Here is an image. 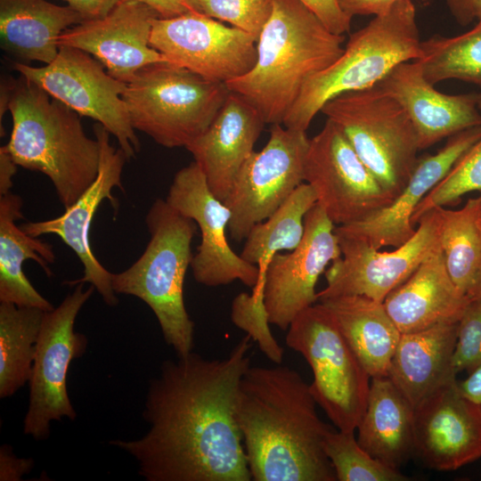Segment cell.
I'll return each instance as SVG.
<instances>
[{"label": "cell", "instance_id": "obj_1", "mask_svg": "<svg viewBox=\"0 0 481 481\" xmlns=\"http://www.w3.org/2000/svg\"><path fill=\"white\" fill-rule=\"evenodd\" d=\"M251 337L223 359L192 352L164 361L147 390L138 439L110 441L132 456L147 481H249L234 419L240 380L250 366Z\"/></svg>", "mask_w": 481, "mask_h": 481}, {"label": "cell", "instance_id": "obj_2", "mask_svg": "<svg viewBox=\"0 0 481 481\" xmlns=\"http://www.w3.org/2000/svg\"><path fill=\"white\" fill-rule=\"evenodd\" d=\"M310 384L296 370L249 366L235 398L234 419L255 481H337L324 452L333 429L316 412Z\"/></svg>", "mask_w": 481, "mask_h": 481}, {"label": "cell", "instance_id": "obj_3", "mask_svg": "<svg viewBox=\"0 0 481 481\" xmlns=\"http://www.w3.org/2000/svg\"><path fill=\"white\" fill-rule=\"evenodd\" d=\"M271 3L254 67L225 85L273 125L282 124L306 82L342 54L345 36L332 33L300 0Z\"/></svg>", "mask_w": 481, "mask_h": 481}, {"label": "cell", "instance_id": "obj_4", "mask_svg": "<svg viewBox=\"0 0 481 481\" xmlns=\"http://www.w3.org/2000/svg\"><path fill=\"white\" fill-rule=\"evenodd\" d=\"M9 111L12 128L5 146L14 162L46 175L69 208L98 175L99 141L86 135L79 114L21 75L14 80Z\"/></svg>", "mask_w": 481, "mask_h": 481}, {"label": "cell", "instance_id": "obj_5", "mask_svg": "<svg viewBox=\"0 0 481 481\" xmlns=\"http://www.w3.org/2000/svg\"><path fill=\"white\" fill-rule=\"evenodd\" d=\"M151 238L127 269L111 274L116 294L136 297L151 309L166 343L183 357L192 352L194 323L185 308L184 278L192 260L196 223L157 199L145 218Z\"/></svg>", "mask_w": 481, "mask_h": 481}, {"label": "cell", "instance_id": "obj_6", "mask_svg": "<svg viewBox=\"0 0 481 481\" xmlns=\"http://www.w3.org/2000/svg\"><path fill=\"white\" fill-rule=\"evenodd\" d=\"M421 42L413 2L399 0L353 33L338 59L306 82L282 125L306 132L330 100L374 86L397 65L420 60Z\"/></svg>", "mask_w": 481, "mask_h": 481}, {"label": "cell", "instance_id": "obj_7", "mask_svg": "<svg viewBox=\"0 0 481 481\" xmlns=\"http://www.w3.org/2000/svg\"><path fill=\"white\" fill-rule=\"evenodd\" d=\"M230 90L167 61L141 69L122 98L130 122L166 148L186 147L209 126Z\"/></svg>", "mask_w": 481, "mask_h": 481}, {"label": "cell", "instance_id": "obj_8", "mask_svg": "<svg viewBox=\"0 0 481 481\" xmlns=\"http://www.w3.org/2000/svg\"><path fill=\"white\" fill-rule=\"evenodd\" d=\"M321 111L395 200L406 185L420 151L415 129L400 103L376 85L339 94Z\"/></svg>", "mask_w": 481, "mask_h": 481}, {"label": "cell", "instance_id": "obj_9", "mask_svg": "<svg viewBox=\"0 0 481 481\" xmlns=\"http://www.w3.org/2000/svg\"><path fill=\"white\" fill-rule=\"evenodd\" d=\"M286 344L312 369L310 389L338 430L355 432L365 412L371 376L322 303L300 312L288 328Z\"/></svg>", "mask_w": 481, "mask_h": 481}, {"label": "cell", "instance_id": "obj_10", "mask_svg": "<svg viewBox=\"0 0 481 481\" xmlns=\"http://www.w3.org/2000/svg\"><path fill=\"white\" fill-rule=\"evenodd\" d=\"M76 285L61 303L45 311L29 380V407L23 420V433L37 441L50 436L53 420H74L77 412L70 402L67 378L70 363L81 357L88 344L86 337L75 331L76 318L91 298L94 287Z\"/></svg>", "mask_w": 481, "mask_h": 481}, {"label": "cell", "instance_id": "obj_11", "mask_svg": "<svg viewBox=\"0 0 481 481\" xmlns=\"http://www.w3.org/2000/svg\"><path fill=\"white\" fill-rule=\"evenodd\" d=\"M12 69L80 116L102 124L117 139L127 160L140 151L141 143L122 98L126 83L110 76L91 54L61 45L54 60L43 67L15 61Z\"/></svg>", "mask_w": 481, "mask_h": 481}, {"label": "cell", "instance_id": "obj_12", "mask_svg": "<svg viewBox=\"0 0 481 481\" xmlns=\"http://www.w3.org/2000/svg\"><path fill=\"white\" fill-rule=\"evenodd\" d=\"M308 144L305 131L271 126L268 142L245 161L223 201L231 211L228 230L234 241L244 240L255 224L267 219L305 182Z\"/></svg>", "mask_w": 481, "mask_h": 481}, {"label": "cell", "instance_id": "obj_13", "mask_svg": "<svg viewBox=\"0 0 481 481\" xmlns=\"http://www.w3.org/2000/svg\"><path fill=\"white\" fill-rule=\"evenodd\" d=\"M418 224L414 235L390 251L336 233L341 257L325 272L327 285L317 292V300L357 295L383 302L426 258L441 249L438 208L423 215Z\"/></svg>", "mask_w": 481, "mask_h": 481}, {"label": "cell", "instance_id": "obj_14", "mask_svg": "<svg viewBox=\"0 0 481 481\" xmlns=\"http://www.w3.org/2000/svg\"><path fill=\"white\" fill-rule=\"evenodd\" d=\"M304 181L314 190L317 204L338 226L361 221L394 200L329 119L309 139Z\"/></svg>", "mask_w": 481, "mask_h": 481}, {"label": "cell", "instance_id": "obj_15", "mask_svg": "<svg viewBox=\"0 0 481 481\" xmlns=\"http://www.w3.org/2000/svg\"><path fill=\"white\" fill-rule=\"evenodd\" d=\"M150 44L167 62L224 84L248 73L257 57L253 36L203 13L158 17Z\"/></svg>", "mask_w": 481, "mask_h": 481}, {"label": "cell", "instance_id": "obj_16", "mask_svg": "<svg viewBox=\"0 0 481 481\" xmlns=\"http://www.w3.org/2000/svg\"><path fill=\"white\" fill-rule=\"evenodd\" d=\"M341 257L334 224L316 203L305 217L300 244L275 254L253 294L263 296L268 322L287 330L294 318L317 301L315 286L330 263Z\"/></svg>", "mask_w": 481, "mask_h": 481}, {"label": "cell", "instance_id": "obj_17", "mask_svg": "<svg viewBox=\"0 0 481 481\" xmlns=\"http://www.w3.org/2000/svg\"><path fill=\"white\" fill-rule=\"evenodd\" d=\"M166 200L181 215L192 219L200 230L201 241L191 263L198 283L217 287L240 281L249 288L257 286L258 266L232 249L226 238L231 211L211 192L195 161L177 171Z\"/></svg>", "mask_w": 481, "mask_h": 481}, {"label": "cell", "instance_id": "obj_18", "mask_svg": "<svg viewBox=\"0 0 481 481\" xmlns=\"http://www.w3.org/2000/svg\"><path fill=\"white\" fill-rule=\"evenodd\" d=\"M95 138L100 143L101 155L98 175L86 192L58 217L21 224L20 228L33 237L54 234L69 247L84 267L81 278L68 281L75 286L88 282L101 295L109 306H115L118 299L111 286V274L96 258L90 245V227L97 208L108 200L118 208L112 189L121 184V174L126 161L124 151L116 149L110 141V132L100 123L94 126Z\"/></svg>", "mask_w": 481, "mask_h": 481}, {"label": "cell", "instance_id": "obj_19", "mask_svg": "<svg viewBox=\"0 0 481 481\" xmlns=\"http://www.w3.org/2000/svg\"><path fill=\"white\" fill-rule=\"evenodd\" d=\"M414 454L430 469L452 471L481 458V405L464 395L458 380L414 408Z\"/></svg>", "mask_w": 481, "mask_h": 481}, {"label": "cell", "instance_id": "obj_20", "mask_svg": "<svg viewBox=\"0 0 481 481\" xmlns=\"http://www.w3.org/2000/svg\"><path fill=\"white\" fill-rule=\"evenodd\" d=\"M158 17L143 3L122 0L106 16L66 29L60 37L59 46L86 52L110 76L127 83L143 67L167 61L150 44L153 21Z\"/></svg>", "mask_w": 481, "mask_h": 481}, {"label": "cell", "instance_id": "obj_21", "mask_svg": "<svg viewBox=\"0 0 481 481\" xmlns=\"http://www.w3.org/2000/svg\"><path fill=\"white\" fill-rule=\"evenodd\" d=\"M479 139L481 126L449 137L436 153L418 159L406 185L388 206L361 221L335 227V232L377 249L402 246L416 232L412 217L420 202Z\"/></svg>", "mask_w": 481, "mask_h": 481}, {"label": "cell", "instance_id": "obj_22", "mask_svg": "<svg viewBox=\"0 0 481 481\" xmlns=\"http://www.w3.org/2000/svg\"><path fill=\"white\" fill-rule=\"evenodd\" d=\"M396 100L410 118L420 151L481 126V93L446 94L423 76L418 61L401 63L377 84Z\"/></svg>", "mask_w": 481, "mask_h": 481}, {"label": "cell", "instance_id": "obj_23", "mask_svg": "<svg viewBox=\"0 0 481 481\" xmlns=\"http://www.w3.org/2000/svg\"><path fill=\"white\" fill-rule=\"evenodd\" d=\"M265 124L253 105L230 92L206 131L185 147L204 174L209 190L221 201L229 195L241 167L254 151Z\"/></svg>", "mask_w": 481, "mask_h": 481}, {"label": "cell", "instance_id": "obj_24", "mask_svg": "<svg viewBox=\"0 0 481 481\" xmlns=\"http://www.w3.org/2000/svg\"><path fill=\"white\" fill-rule=\"evenodd\" d=\"M452 281L441 249L426 258L383 301L401 333L459 322L470 303Z\"/></svg>", "mask_w": 481, "mask_h": 481}, {"label": "cell", "instance_id": "obj_25", "mask_svg": "<svg viewBox=\"0 0 481 481\" xmlns=\"http://www.w3.org/2000/svg\"><path fill=\"white\" fill-rule=\"evenodd\" d=\"M459 322L402 333L387 377L413 409L437 389L456 379L453 354Z\"/></svg>", "mask_w": 481, "mask_h": 481}, {"label": "cell", "instance_id": "obj_26", "mask_svg": "<svg viewBox=\"0 0 481 481\" xmlns=\"http://www.w3.org/2000/svg\"><path fill=\"white\" fill-rule=\"evenodd\" d=\"M84 21L70 6L46 0H0L1 48L24 61L52 62L61 35Z\"/></svg>", "mask_w": 481, "mask_h": 481}, {"label": "cell", "instance_id": "obj_27", "mask_svg": "<svg viewBox=\"0 0 481 481\" xmlns=\"http://www.w3.org/2000/svg\"><path fill=\"white\" fill-rule=\"evenodd\" d=\"M414 409L388 377L371 379L357 441L372 457L395 469L414 454Z\"/></svg>", "mask_w": 481, "mask_h": 481}, {"label": "cell", "instance_id": "obj_28", "mask_svg": "<svg viewBox=\"0 0 481 481\" xmlns=\"http://www.w3.org/2000/svg\"><path fill=\"white\" fill-rule=\"evenodd\" d=\"M22 200L12 192L0 196V302L51 311L54 307L31 284L23 272V263L32 259L48 277L54 263L53 246L25 232L15 224L23 217Z\"/></svg>", "mask_w": 481, "mask_h": 481}, {"label": "cell", "instance_id": "obj_29", "mask_svg": "<svg viewBox=\"0 0 481 481\" xmlns=\"http://www.w3.org/2000/svg\"><path fill=\"white\" fill-rule=\"evenodd\" d=\"M319 302L332 314L371 379L387 377L402 333L383 302L357 295L334 297Z\"/></svg>", "mask_w": 481, "mask_h": 481}, {"label": "cell", "instance_id": "obj_30", "mask_svg": "<svg viewBox=\"0 0 481 481\" xmlns=\"http://www.w3.org/2000/svg\"><path fill=\"white\" fill-rule=\"evenodd\" d=\"M316 203L314 190L304 182L267 219L250 229L240 257L258 266L257 286L275 254L292 251L300 244L305 233V217Z\"/></svg>", "mask_w": 481, "mask_h": 481}, {"label": "cell", "instance_id": "obj_31", "mask_svg": "<svg viewBox=\"0 0 481 481\" xmlns=\"http://www.w3.org/2000/svg\"><path fill=\"white\" fill-rule=\"evenodd\" d=\"M45 311L0 302V397L29 383Z\"/></svg>", "mask_w": 481, "mask_h": 481}, {"label": "cell", "instance_id": "obj_32", "mask_svg": "<svg viewBox=\"0 0 481 481\" xmlns=\"http://www.w3.org/2000/svg\"><path fill=\"white\" fill-rule=\"evenodd\" d=\"M437 208L440 248L446 269L457 288L468 296L481 267L480 199H468L455 210Z\"/></svg>", "mask_w": 481, "mask_h": 481}, {"label": "cell", "instance_id": "obj_33", "mask_svg": "<svg viewBox=\"0 0 481 481\" xmlns=\"http://www.w3.org/2000/svg\"><path fill=\"white\" fill-rule=\"evenodd\" d=\"M417 60L424 77L432 85L458 79L481 88V27L456 37L439 35L421 42Z\"/></svg>", "mask_w": 481, "mask_h": 481}, {"label": "cell", "instance_id": "obj_34", "mask_svg": "<svg viewBox=\"0 0 481 481\" xmlns=\"http://www.w3.org/2000/svg\"><path fill=\"white\" fill-rule=\"evenodd\" d=\"M324 452L338 481H407L408 477L381 463L365 451L355 432L331 429L324 440Z\"/></svg>", "mask_w": 481, "mask_h": 481}, {"label": "cell", "instance_id": "obj_35", "mask_svg": "<svg viewBox=\"0 0 481 481\" xmlns=\"http://www.w3.org/2000/svg\"><path fill=\"white\" fill-rule=\"evenodd\" d=\"M478 108L481 110V95ZM472 192H481V139L420 202L412 214L413 224H418L429 210L456 203L463 195Z\"/></svg>", "mask_w": 481, "mask_h": 481}, {"label": "cell", "instance_id": "obj_36", "mask_svg": "<svg viewBox=\"0 0 481 481\" xmlns=\"http://www.w3.org/2000/svg\"><path fill=\"white\" fill-rule=\"evenodd\" d=\"M200 11L230 23L258 40L271 12V0H198Z\"/></svg>", "mask_w": 481, "mask_h": 481}, {"label": "cell", "instance_id": "obj_37", "mask_svg": "<svg viewBox=\"0 0 481 481\" xmlns=\"http://www.w3.org/2000/svg\"><path fill=\"white\" fill-rule=\"evenodd\" d=\"M453 368L458 374L471 372L481 365V303L471 301L458 324L453 354Z\"/></svg>", "mask_w": 481, "mask_h": 481}, {"label": "cell", "instance_id": "obj_38", "mask_svg": "<svg viewBox=\"0 0 481 481\" xmlns=\"http://www.w3.org/2000/svg\"><path fill=\"white\" fill-rule=\"evenodd\" d=\"M334 34L349 31L351 19L340 9L337 0H300Z\"/></svg>", "mask_w": 481, "mask_h": 481}, {"label": "cell", "instance_id": "obj_39", "mask_svg": "<svg viewBox=\"0 0 481 481\" xmlns=\"http://www.w3.org/2000/svg\"><path fill=\"white\" fill-rule=\"evenodd\" d=\"M34 467L31 458L17 457L11 446L3 444L0 448V480L20 481Z\"/></svg>", "mask_w": 481, "mask_h": 481}, {"label": "cell", "instance_id": "obj_40", "mask_svg": "<svg viewBox=\"0 0 481 481\" xmlns=\"http://www.w3.org/2000/svg\"><path fill=\"white\" fill-rule=\"evenodd\" d=\"M153 9L159 18H173L185 13H202L198 0H133Z\"/></svg>", "mask_w": 481, "mask_h": 481}, {"label": "cell", "instance_id": "obj_41", "mask_svg": "<svg viewBox=\"0 0 481 481\" xmlns=\"http://www.w3.org/2000/svg\"><path fill=\"white\" fill-rule=\"evenodd\" d=\"M399 0H337L343 12L352 19L355 15L378 16L387 12Z\"/></svg>", "mask_w": 481, "mask_h": 481}, {"label": "cell", "instance_id": "obj_42", "mask_svg": "<svg viewBox=\"0 0 481 481\" xmlns=\"http://www.w3.org/2000/svg\"><path fill=\"white\" fill-rule=\"evenodd\" d=\"M84 20L106 16L122 0H64Z\"/></svg>", "mask_w": 481, "mask_h": 481}, {"label": "cell", "instance_id": "obj_43", "mask_svg": "<svg viewBox=\"0 0 481 481\" xmlns=\"http://www.w3.org/2000/svg\"><path fill=\"white\" fill-rule=\"evenodd\" d=\"M454 19L466 26L477 19L481 0H445Z\"/></svg>", "mask_w": 481, "mask_h": 481}, {"label": "cell", "instance_id": "obj_44", "mask_svg": "<svg viewBox=\"0 0 481 481\" xmlns=\"http://www.w3.org/2000/svg\"><path fill=\"white\" fill-rule=\"evenodd\" d=\"M18 165L5 145L0 147V196L11 192Z\"/></svg>", "mask_w": 481, "mask_h": 481}, {"label": "cell", "instance_id": "obj_45", "mask_svg": "<svg viewBox=\"0 0 481 481\" xmlns=\"http://www.w3.org/2000/svg\"><path fill=\"white\" fill-rule=\"evenodd\" d=\"M460 391L470 400L481 405V365L469 372L462 381H458Z\"/></svg>", "mask_w": 481, "mask_h": 481}, {"label": "cell", "instance_id": "obj_46", "mask_svg": "<svg viewBox=\"0 0 481 481\" xmlns=\"http://www.w3.org/2000/svg\"><path fill=\"white\" fill-rule=\"evenodd\" d=\"M15 78L2 77L0 83V133L1 136L4 135L3 129V117L9 110V104L12 98V88Z\"/></svg>", "mask_w": 481, "mask_h": 481}, {"label": "cell", "instance_id": "obj_47", "mask_svg": "<svg viewBox=\"0 0 481 481\" xmlns=\"http://www.w3.org/2000/svg\"><path fill=\"white\" fill-rule=\"evenodd\" d=\"M470 301L481 303V267L476 276L474 283L468 293Z\"/></svg>", "mask_w": 481, "mask_h": 481}, {"label": "cell", "instance_id": "obj_48", "mask_svg": "<svg viewBox=\"0 0 481 481\" xmlns=\"http://www.w3.org/2000/svg\"><path fill=\"white\" fill-rule=\"evenodd\" d=\"M477 19L478 20L477 25L481 27V4L477 12Z\"/></svg>", "mask_w": 481, "mask_h": 481}, {"label": "cell", "instance_id": "obj_49", "mask_svg": "<svg viewBox=\"0 0 481 481\" xmlns=\"http://www.w3.org/2000/svg\"><path fill=\"white\" fill-rule=\"evenodd\" d=\"M478 197H479V199H480V203H481V192H479Z\"/></svg>", "mask_w": 481, "mask_h": 481}]
</instances>
